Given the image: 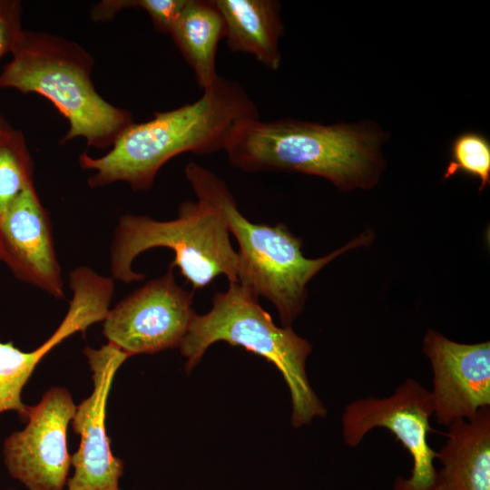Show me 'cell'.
Segmentation results:
<instances>
[{
  "label": "cell",
  "mask_w": 490,
  "mask_h": 490,
  "mask_svg": "<svg viewBox=\"0 0 490 490\" xmlns=\"http://www.w3.org/2000/svg\"><path fill=\"white\" fill-rule=\"evenodd\" d=\"M258 298L240 283H230L226 291L215 293L211 309L195 315L179 347L187 359L185 370L191 372L215 342L242 347L271 362L282 374L290 392L294 427L324 417L327 410L306 373L311 345L291 327L276 326Z\"/></svg>",
  "instance_id": "5"
},
{
  "label": "cell",
  "mask_w": 490,
  "mask_h": 490,
  "mask_svg": "<svg viewBox=\"0 0 490 490\" xmlns=\"http://www.w3.org/2000/svg\"><path fill=\"white\" fill-rule=\"evenodd\" d=\"M170 35L192 69L198 85L202 90L209 87L218 76L217 49L224 37L223 19L213 0H187Z\"/></svg>",
  "instance_id": "15"
},
{
  "label": "cell",
  "mask_w": 490,
  "mask_h": 490,
  "mask_svg": "<svg viewBox=\"0 0 490 490\" xmlns=\"http://www.w3.org/2000/svg\"><path fill=\"white\" fill-rule=\"evenodd\" d=\"M384 139L370 124L263 122L258 117L238 122L224 151L233 167L247 172L317 175L348 190L369 187L377 178Z\"/></svg>",
  "instance_id": "2"
},
{
  "label": "cell",
  "mask_w": 490,
  "mask_h": 490,
  "mask_svg": "<svg viewBox=\"0 0 490 490\" xmlns=\"http://www.w3.org/2000/svg\"><path fill=\"white\" fill-rule=\"evenodd\" d=\"M186 3L187 0H103L92 7L90 15L95 22H107L125 8L139 7L149 15L156 31L170 34Z\"/></svg>",
  "instance_id": "18"
},
{
  "label": "cell",
  "mask_w": 490,
  "mask_h": 490,
  "mask_svg": "<svg viewBox=\"0 0 490 490\" xmlns=\"http://www.w3.org/2000/svg\"><path fill=\"white\" fill-rule=\"evenodd\" d=\"M76 407L65 387H51L37 405L29 406L25 428L5 440L8 472L29 490H64L71 466L67 426Z\"/></svg>",
  "instance_id": "9"
},
{
  "label": "cell",
  "mask_w": 490,
  "mask_h": 490,
  "mask_svg": "<svg viewBox=\"0 0 490 490\" xmlns=\"http://www.w3.org/2000/svg\"><path fill=\"white\" fill-rule=\"evenodd\" d=\"M423 351L433 370L434 416L440 425L490 407V343L461 344L427 330Z\"/></svg>",
  "instance_id": "11"
},
{
  "label": "cell",
  "mask_w": 490,
  "mask_h": 490,
  "mask_svg": "<svg viewBox=\"0 0 490 490\" xmlns=\"http://www.w3.org/2000/svg\"><path fill=\"white\" fill-rule=\"evenodd\" d=\"M185 175L198 199L218 207L229 232L237 240L238 283L258 297L268 299L277 309L283 327L302 311L310 279L337 256L352 248L368 243L370 232L343 248L318 259L305 258L301 240L281 223L276 226L256 224L239 211L235 199L224 181L201 165L191 162Z\"/></svg>",
  "instance_id": "4"
},
{
  "label": "cell",
  "mask_w": 490,
  "mask_h": 490,
  "mask_svg": "<svg viewBox=\"0 0 490 490\" xmlns=\"http://www.w3.org/2000/svg\"><path fill=\"white\" fill-rule=\"evenodd\" d=\"M7 122L0 116V128L3 127L5 124H6Z\"/></svg>",
  "instance_id": "20"
},
{
  "label": "cell",
  "mask_w": 490,
  "mask_h": 490,
  "mask_svg": "<svg viewBox=\"0 0 490 490\" xmlns=\"http://www.w3.org/2000/svg\"><path fill=\"white\" fill-rule=\"evenodd\" d=\"M24 31L21 1L0 0V59L13 53Z\"/></svg>",
  "instance_id": "19"
},
{
  "label": "cell",
  "mask_w": 490,
  "mask_h": 490,
  "mask_svg": "<svg viewBox=\"0 0 490 490\" xmlns=\"http://www.w3.org/2000/svg\"><path fill=\"white\" fill-rule=\"evenodd\" d=\"M447 426L432 490H490V407Z\"/></svg>",
  "instance_id": "13"
},
{
  "label": "cell",
  "mask_w": 490,
  "mask_h": 490,
  "mask_svg": "<svg viewBox=\"0 0 490 490\" xmlns=\"http://www.w3.org/2000/svg\"><path fill=\"white\" fill-rule=\"evenodd\" d=\"M258 117V108L245 89L218 75L194 103L132 122L107 153L93 157L83 152L79 163L94 172L88 179L91 188L124 181L134 191H147L173 157L187 152L208 154L225 150L234 125Z\"/></svg>",
  "instance_id": "1"
},
{
  "label": "cell",
  "mask_w": 490,
  "mask_h": 490,
  "mask_svg": "<svg viewBox=\"0 0 490 490\" xmlns=\"http://www.w3.org/2000/svg\"><path fill=\"white\" fill-rule=\"evenodd\" d=\"M12 55L0 74V87L50 101L68 122L61 143L83 138L88 146L111 148L134 122L131 112L108 103L96 91L93 58L77 43L50 33L24 31Z\"/></svg>",
  "instance_id": "3"
},
{
  "label": "cell",
  "mask_w": 490,
  "mask_h": 490,
  "mask_svg": "<svg viewBox=\"0 0 490 490\" xmlns=\"http://www.w3.org/2000/svg\"><path fill=\"white\" fill-rule=\"evenodd\" d=\"M196 313L192 294L178 285L173 268L109 309L103 333L129 357L180 347Z\"/></svg>",
  "instance_id": "8"
},
{
  "label": "cell",
  "mask_w": 490,
  "mask_h": 490,
  "mask_svg": "<svg viewBox=\"0 0 490 490\" xmlns=\"http://www.w3.org/2000/svg\"><path fill=\"white\" fill-rule=\"evenodd\" d=\"M10 490H12V489H10Z\"/></svg>",
  "instance_id": "21"
},
{
  "label": "cell",
  "mask_w": 490,
  "mask_h": 490,
  "mask_svg": "<svg viewBox=\"0 0 490 490\" xmlns=\"http://www.w3.org/2000/svg\"><path fill=\"white\" fill-rule=\"evenodd\" d=\"M34 183V162L24 134L8 122L0 128V219Z\"/></svg>",
  "instance_id": "16"
},
{
  "label": "cell",
  "mask_w": 490,
  "mask_h": 490,
  "mask_svg": "<svg viewBox=\"0 0 490 490\" xmlns=\"http://www.w3.org/2000/svg\"><path fill=\"white\" fill-rule=\"evenodd\" d=\"M83 353L93 372V393L76 407L72 426L80 436V446L72 456L74 473L67 490H121L123 463L111 451L105 416L108 395L115 373L129 356L107 343Z\"/></svg>",
  "instance_id": "10"
},
{
  "label": "cell",
  "mask_w": 490,
  "mask_h": 490,
  "mask_svg": "<svg viewBox=\"0 0 490 490\" xmlns=\"http://www.w3.org/2000/svg\"><path fill=\"white\" fill-rule=\"evenodd\" d=\"M163 247L174 252L171 267H178L193 289H203L219 275L238 283V252L220 211L213 203L198 199L183 201L177 218L156 220L143 215L120 217L111 251L113 279L132 283L144 279L132 266L147 250Z\"/></svg>",
  "instance_id": "6"
},
{
  "label": "cell",
  "mask_w": 490,
  "mask_h": 490,
  "mask_svg": "<svg viewBox=\"0 0 490 490\" xmlns=\"http://www.w3.org/2000/svg\"><path fill=\"white\" fill-rule=\"evenodd\" d=\"M433 416L431 391L407 378L388 397H367L349 403L341 417L344 442L356 447L370 430L387 428L409 453L413 463L411 475L397 477L394 490H432L436 475V451L428 442Z\"/></svg>",
  "instance_id": "7"
},
{
  "label": "cell",
  "mask_w": 490,
  "mask_h": 490,
  "mask_svg": "<svg viewBox=\"0 0 490 490\" xmlns=\"http://www.w3.org/2000/svg\"><path fill=\"white\" fill-rule=\"evenodd\" d=\"M232 52H243L272 71L279 69V40L284 34L280 4L275 0H213Z\"/></svg>",
  "instance_id": "14"
},
{
  "label": "cell",
  "mask_w": 490,
  "mask_h": 490,
  "mask_svg": "<svg viewBox=\"0 0 490 490\" xmlns=\"http://www.w3.org/2000/svg\"><path fill=\"white\" fill-rule=\"evenodd\" d=\"M459 172L477 179L480 191L490 183V142L483 133L465 132L452 141L444 179Z\"/></svg>",
  "instance_id": "17"
},
{
  "label": "cell",
  "mask_w": 490,
  "mask_h": 490,
  "mask_svg": "<svg viewBox=\"0 0 490 490\" xmlns=\"http://www.w3.org/2000/svg\"><path fill=\"white\" fill-rule=\"evenodd\" d=\"M0 261L19 280L52 297H64L49 218L34 183L22 191L0 219Z\"/></svg>",
  "instance_id": "12"
}]
</instances>
